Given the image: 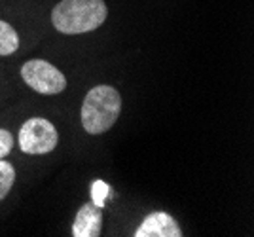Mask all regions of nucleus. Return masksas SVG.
<instances>
[{
    "label": "nucleus",
    "mask_w": 254,
    "mask_h": 237,
    "mask_svg": "<svg viewBox=\"0 0 254 237\" xmlns=\"http://www.w3.org/2000/svg\"><path fill=\"white\" fill-rule=\"evenodd\" d=\"M15 182V169L10 162L0 160V201L10 194L11 186Z\"/></svg>",
    "instance_id": "8"
},
{
    "label": "nucleus",
    "mask_w": 254,
    "mask_h": 237,
    "mask_svg": "<svg viewBox=\"0 0 254 237\" xmlns=\"http://www.w3.org/2000/svg\"><path fill=\"white\" fill-rule=\"evenodd\" d=\"M106 195H108V184H105L103 180H95L93 188H91V199H93V203L99 205L103 209L106 201Z\"/></svg>",
    "instance_id": "9"
},
{
    "label": "nucleus",
    "mask_w": 254,
    "mask_h": 237,
    "mask_svg": "<svg viewBox=\"0 0 254 237\" xmlns=\"http://www.w3.org/2000/svg\"><path fill=\"white\" fill-rule=\"evenodd\" d=\"M135 237H180L182 230L177 220L167 213H152L133 234Z\"/></svg>",
    "instance_id": "5"
},
{
    "label": "nucleus",
    "mask_w": 254,
    "mask_h": 237,
    "mask_svg": "<svg viewBox=\"0 0 254 237\" xmlns=\"http://www.w3.org/2000/svg\"><path fill=\"white\" fill-rule=\"evenodd\" d=\"M105 0H63L52 11L53 27L63 34H84L106 21Z\"/></svg>",
    "instance_id": "1"
},
{
    "label": "nucleus",
    "mask_w": 254,
    "mask_h": 237,
    "mask_svg": "<svg viewBox=\"0 0 254 237\" xmlns=\"http://www.w3.org/2000/svg\"><path fill=\"white\" fill-rule=\"evenodd\" d=\"M21 78L25 84L42 95H57L66 87L64 74L44 59H31L21 66Z\"/></svg>",
    "instance_id": "3"
},
{
    "label": "nucleus",
    "mask_w": 254,
    "mask_h": 237,
    "mask_svg": "<svg viewBox=\"0 0 254 237\" xmlns=\"http://www.w3.org/2000/svg\"><path fill=\"white\" fill-rule=\"evenodd\" d=\"M19 48V36L10 23L0 21V55H10L17 52Z\"/></svg>",
    "instance_id": "7"
},
{
    "label": "nucleus",
    "mask_w": 254,
    "mask_h": 237,
    "mask_svg": "<svg viewBox=\"0 0 254 237\" xmlns=\"http://www.w3.org/2000/svg\"><path fill=\"white\" fill-rule=\"evenodd\" d=\"M59 142V133L52 121L46 118H31L19 131V148L25 154L40 156L50 154Z\"/></svg>",
    "instance_id": "4"
},
{
    "label": "nucleus",
    "mask_w": 254,
    "mask_h": 237,
    "mask_svg": "<svg viewBox=\"0 0 254 237\" xmlns=\"http://www.w3.org/2000/svg\"><path fill=\"white\" fill-rule=\"evenodd\" d=\"M122 112V97L112 86L89 89L82 105V125L89 135H101L110 129Z\"/></svg>",
    "instance_id": "2"
},
{
    "label": "nucleus",
    "mask_w": 254,
    "mask_h": 237,
    "mask_svg": "<svg viewBox=\"0 0 254 237\" xmlns=\"http://www.w3.org/2000/svg\"><path fill=\"white\" fill-rule=\"evenodd\" d=\"M103 228V211L95 203H85L80 207L72 224L74 237H97Z\"/></svg>",
    "instance_id": "6"
},
{
    "label": "nucleus",
    "mask_w": 254,
    "mask_h": 237,
    "mask_svg": "<svg viewBox=\"0 0 254 237\" xmlns=\"http://www.w3.org/2000/svg\"><path fill=\"white\" fill-rule=\"evenodd\" d=\"M13 148V135L8 129L0 127V160L6 158Z\"/></svg>",
    "instance_id": "10"
}]
</instances>
